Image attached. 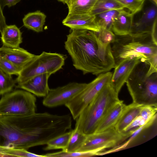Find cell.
<instances>
[{"label":"cell","mask_w":157,"mask_h":157,"mask_svg":"<svg viewBox=\"0 0 157 157\" xmlns=\"http://www.w3.org/2000/svg\"><path fill=\"white\" fill-rule=\"evenodd\" d=\"M67 129L63 115L45 112L28 115H0V146L28 150L46 145Z\"/></svg>","instance_id":"cell-1"},{"label":"cell","mask_w":157,"mask_h":157,"mask_svg":"<svg viewBox=\"0 0 157 157\" xmlns=\"http://www.w3.org/2000/svg\"><path fill=\"white\" fill-rule=\"evenodd\" d=\"M64 47L73 66L84 75L90 73L98 76L115 67L111 44L104 42L97 32L71 29Z\"/></svg>","instance_id":"cell-2"},{"label":"cell","mask_w":157,"mask_h":157,"mask_svg":"<svg viewBox=\"0 0 157 157\" xmlns=\"http://www.w3.org/2000/svg\"><path fill=\"white\" fill-rule=\"evenodd\" d=\"M118 94L109 83L105 85L76 119L75 128L86 135L95 132L108 112L120 100Z\"/></svg>","instance_id":"cell-3"},{"label":"cell","mask_w":157,"mask_h":157,"mask_svg":"<svg viewBox=\"0 0 157 157\" xmlns=\"http://www.w3.org/2000/svg\"><path fill=\"white\" fill-rule=\"evenodd\" d=\"M111 44L115 66L128 58L139 59L147 62L150 57L157 54V44L153 41L151 33L115 35Z\"/></svg>","instance_id":"cell-4"},{"label":"cell","mask_w":157,"mask_h":157,"mask_svg":"<svg viewBox=\"0 0 157 157\" xmlns=\"http://www.w3.org/2000/svg\"><path fill=\"white\" fill-rule=\"evenodd\" d=\"M149 65L141 60L126 82L132 103L141 105H157V72L147 75Z\"/></svg>","instance_id":"cell-5"},{"label":"cell","mask_w":157,"mask_h":157,"mask_svg":"<svg viewBox=\"0 0 157 157\" xmlns=\"http://www.w3.org/2000/svg\"><path fill=\"white\" fill-rule=\"evenodd\" d=\"M65 59L64 55L56 53L43 52L39 55H35L21 71L16 82L20 84L39 75L54 74L62 68Z\"/></svg>","instance_id":"cell-6"},{"label":"cell","mask_w":157,"mask_h":157,"mask_svg":"<svg viewBox=\"0 0 157 157\" xmlns=\"http://www.w3.org/2000/svg\"><path fill=\"white\" fill-rule=\"evenodd\" d=\"M36 98L31 93L18 90L4 94L0 99V115H28L36 113Z\"/></svg>","instance_id":"cell-7"},{"label":"cell","mask_w":157,"mask_h":157,"mask_svg":"<svg viewBox=\"0 0 157 157\" xmlns=\"http://www.w3.org/2000/svg\"><path fill=\"white\" fill-rule=\"evenodd\" d=\"M112 73H101L87 84L85 88L65 105L76 120L83 110L94 98L104 86L109 83Z\"/></svg>","instance_id":"cell-8"},{"label":"cell","mask_w":157,"mask_h":157,"mask_svg":"<svg viewBox=\"0 0 157 157\" xmlns=\"http://www.w3.org/2000/svg\"><path fill=\"white\" fill-rule=\"evenodd\" d=\"M130 136L128 134L119 132L113 127L86 135L78 151L88 153L94 155L102 150L118 145Z\"/></svg>","instance_id":"cell-9"},{"label":"cell","mask_w":157,"mask_h":157,"mask_svg":"<svg viewBox=\"0 0 157 157\" xmlns=\"http://www.w3.org/2000/svg\"><path fill=\"white\" fill-rule=\"evenodd\" d=\"M87 84L71 82L63 86L50 89L47 95L44 97L43 104L48 107L65 105L82 91Z\"/></svg>","instance_id":"cell-10"},{"label":"cell","mask_w":157,"mask_h":157,"mask_svg":"<svg viewBox=\"0 0 157 157\" xmlns=\"http://www.w3.org/2000/svg\"><path fill=\"white\" fill-rule=\"evenodd\" d=\"M140 61L137 58H128L121 61L114 68L110 84L119 93L133 68Z\"/></svg>","instance_id":"cell-11"},{"label":"cell","mask_w":157,"mask_h":157,"mask_svg":"<svg viewBox=\"0 0 157 157\" xmlns=\"http://www.w3.org/2000/svg\"><path fill=\"white\" fill-rule=\"evenodd\" d=\"M63 24L71 29H86L99 32L100 28L95 15L88 14L68 13L62 21Z\"/></svg>","instance_id":"cell-12"},{"label":"cell","mask_w":157,"mask_h":157,"mask_svg":"<svg viewBox=\"0 0 157 157\" xmlns=\"http://www.w3.org/2000/svg\"><path fill=\"white\" fill-rule=\"evenodd\" d=\"M34 55L20 47L11 48L2 45L0 48V56L10 61L20 71Z\"/></svg>","instance_id":"cell-13"},{"label":"cell","mask_w":157,"mask_h":157,"mask_svg":"<svg viewBox=\"0 0 157 157\" xmlns=\"http://www.w3.org/2000/svg\"><path fill=\"white\" fill-rule=\"evenodd\" d=\"M51 75L45 73L36 75L24 82L17 84L16 87L26 90L37 96L44 97L50 90L48 81Z\"/></svg>","instance_id":"cell-14"},{"label":"cell","mask_w":157,"mask_h":157,"mask_svg":"<svg viewBox=\"0 0 157 157\" xmlns=\"http://www.w3.org/2000/svg\"><path fill=\"white\" fill-rule=\"evenodd\" d=\"M157 6L153 4L147 8L140 18L133 23L130 34L151 33L154 23L157 19Z\"/></svg>","instance_id":"cell-15"},{"label":"cell","mask_w":157,"mask_h":157,"mask_svg":"<svg viewBox=\"0 0 157 157\" xmlns=\"http://www.w3.org/2000/svg\"><path fill=\"white\" fill-rule=\"evenodd\" d=\"M126 106L122 101L120 100L117 102L101 120L96 132H101L114 127Z\"/></svg>","instance_id":"cell-16"},{"label":"cell","mask_w":157,"mask_h":157,"mask_svg":"<svg viewBox=\"0 0 157 157\" xmlns=\"http://www.w3.org/2000/svg\"><path fill=\"white\" fill-rule=\"evenodd\" d=\"M134 15L124 9L121 10L113 21L112 30L117 36H121L130 33L133 25Z\"/></svg>","instance_id":"cell-17"},{"label":"cell","mask_w":157,"mask_h":157,"mask_svg":"<svg viewBox=\"0 0 157 157\" xmlns=\"http://www.w3.org/2000/svg\"><path fill=\"white\" fill-rule=\"evenodd\" d=\"M2 45L11 48L20 47L22 42V33L15 25H6L1 33Z\"/></svg>","instance_id":"cell-18"},{"label":"cell","mask_w":157,"mask_h":157,"mask_svg":"<svg viewBox=\"0 0 157 157\" xmlns=\"http://www.w3.org/2000/svg\"><path fill=\"white\" fill-rule=\"evenodd\" d=\"M143 106L133 103L127 105L120 118L114 126L116 130L122 133L139 115Z\"/></svg>","instance_id":"cell-19"},{"label":"cell","mask_w":157,"mask_h":157,"mask_svg":"<svg viewBox=\"0 0 157 157\" xmlns=\"http://www.w3.org/2000/svg\"><path fill=\"white\" fill-rule=\"evenodd\" d=\"M46 16L40 10L29 13L23 19L24 25L26 28L39 33L42 32Z\"/></svg>","instance_id":"cell-20"},{"label":"cell","mask_w":157,"mask_h":157,"mask_svg":"<svg viewBox=\"0 0 157 157\" xmlns=\"http://www.w3.org/2000/svg\"><path fill=\"white\" fill-rule=\"evenodd\" d=\"M97 0H67L68 13H90Z\"/></svg>","instance_id":"cell-21"},{"label":"cell","mask_w":157,"mask_h":157,"mask_svg":"<svg viewBox=\"0 0 157 157\" xmlns=\"http://www.w3.org/2000/svg\"><path fill=\"white\" fill-rule=\"evenodd\" d=\"M121 10H110L95 15L96 21L100 28L112 31L113 21Z\"/></svg>","instance_id":"cell-22"},{"label":"cell","mask_w":157,"mask_h":157,"mask_svg":"<svg viewBox=\"0 0 157 157\" xmlns=\"http://www.w3.org/2000/svg\"><path fill=\"white\" fill-rule=\"evenodd\" d=\"M124 7L116 0H97L90 14L95 15L112 10H121Z\"/></svg>","instance_id":"cell-23"},{"label":"cell","mask_w":157,"mask_h":157,"mask_svg":"<svg viewBox=\"0 0 157 157\" xmlns=\"http://www.w3.org/2000/svg\"><path fill=\"white\" fill-rule=\"evenodd\" d=\"M86 135L75 128L70 137L67 147L62 150L68 152L78 151L84 142Z\"/></svg>","instance_id":"cell-24"},{"label":"cell","mask_w":157,"mask_h":157,"mask_svg":"<svg viewBox=\"0 0 157 157\" xmlns=\"http://www.w3.org/2000/svg\"><path fill=\"white\" fill-rule=\"evenodd\" d=\"M72 130L59 135L50 140L44 148L45 150L64 149L67 146Z\"/></svg>","instance_id":"cell-25"},{"label":"cell","mask_w":157,"mask_h":157,"mask_svg":"<svg viewBox=\"0 0 157 157\" xmlns=\"http://www.w3.org/2000/svg\"><path fill=\"white\" fill-rule=\"evenodd\" d=\"M0 156L45 157L44 155L32 153L23 149L3 147L0 151Z\"/></svg>","instance_id":"cell-26"},{"label":"cell","mask_w":157,"mask_h":157,"mask_svg":"<svg viewBox=\"0 0 157 157\" xmlns=\"http://www.w3.org/2000/svg\"><path fill=\"white\" fill-rule=\"evenodd\" d=\"M16 82L11 75L0 69V95L11 91L15 86Z\"/></svg>","instance_id":"cell-27"},{"label":"cell","mask_w":157,"mask_h":157,"mask_svg":"<svg viewBox=\"0 0 157 157\" xmlns=\"http://www.w3.org/2000/svg\"><path fill=\"white\" fill-rule=\"evenodd\" d=\"M133 15L142 9L146 0H116Z\"/></svg>","instance_id":"cell-28"},{"label":"cell","mask_w":157,"mask_h":157,"mask_svg":"<svg viewBox=\"0 0 157 157\" xmlns=\"http://www.w3.org/2000/svg\"><path fill=\"white\" fill-rule=\"evenodd\" d=\"M0 69L11 75H18L21 71L11 62L0 56Z\"/></svg>","instance_id":"cell-29"},{"label":"cell","mask_w":157,"mask_h":157,"mask_svg":"<svg viewBox=\"0 0 157 157\" xmlns=\"http://www.w3.org/2000/svg\"><path fill=\"white\" fill-rule=\"evenodd\" d=\"M44 155L45 157H82L93 156L88 153L79 151L68 152L63 150L57 152L48 153Z\"/></svg>","instance_id":"cell-30"},{"label":"cell","mask_w":157,"mask_h":157,"mask_svg":"<svg viewBox=\"0 0 157 157\" xmlns=\"http://www.w3.org/2000/svg\"><path fill=\"white\" fill-rule=\"evenodd\" d=\"M97 33L101 39L106 43L111 44L115 38V35L112 31L100 28Z\"/></svg>","instance_id":"cell-31"},{"label":"cell","mask_w":157,"mask_h":157,"mask_svg":"<svg viewBox=\"0 0 157 157\" xmlns=\"http://www.w3.org/2000/svg\"><path fill=\"white\" fill-rule=\"evenodd\" d=\"M21 0H0V5L3 9L5 6L10 7L15 5Z\"/></svg>","instance_id":"cell-32"},{"label":"cell","mask_w":157,"mask_h":157,"mask_svg":"<svg viewBox=\"0 0 157 157\" xmlns=\"http://www.w3.org/2000/svg\"><path fill=\"white\" fill-rule=\"evenodd\" d=\"M6 25L5 18L3 13L2 9L0 5V32L1 33Z\"/></svg>","instance_id":"cell-33"},{"label":"cell","mask_w":157,"mask_h":157,"mask_svg":"<svg viewBox=\"0 0 157 157\" xmlns=\"http://www.w3.org/2000/svg\"><path fill=\"white\" fill-rule=\"evenodd\" d=\"M157 19L155 21L154 23L151 33L153 40L154 43L156 44H157Z\"/></svg>","instance_id":"cell-34"},{"label":"cell","mask_w":157,"mask_h":157,"mask_svg":"<svg viewBox=\"0 0 157 157\" xmlns=\"http://www.w3.org/2000/svg\"><path fill=\"white\" fill-rule=\"evenodd\" d=\"M153 3V4L157 6V0H151Z\"/></svg>","instance_id":"cell-35"},{"label":"cell","mask_w":157,"mask_h":157,"mask_svg":"<svg viewBox=\"0 0 157 157\" xmlns=\"http://www.w3.org/2000/svg\"><path fill=\"white\" fill-rule=\"evenodd\" d=\"M60 2H63V3L65 4L66 3L67 0H57Z\"/></svg>","instance_id":"cell-36"},{"label":"cell","mask_w":157,"mask_h":157,"mask_svg":"<svg viewBox=\"0 0 157 157\" xmlns=\"http://www.w3.org/2000/svg\"><path fill=\"white\" fill-rule=\"evenodd\" d=\"M2 147L0 146V151H1V149H2Z\"/></svg>","instance_id":"cell-37"}]
</instances>
